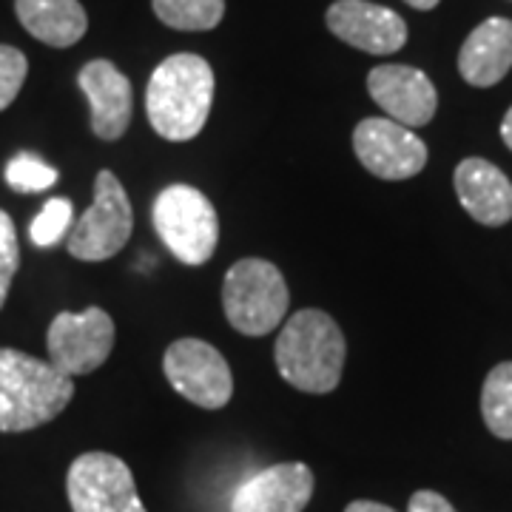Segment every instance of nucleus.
I'll return each mask as SVG.
<instances>
[{
  "label": "nucleus",
  "instance_id": "18",
  "mask_svg": "<svg viewBox=\"0 0 512 512\" xmlns=\"http://www.w3.org/2000/svg\"><path fill=\"white\" fill-rule=\"evenodd\" d=\"M481 416L498 439H512V362L495 365L481 390Z\"/></svg>",
  "mask_w": 512,
  "mask_h": 512
},
{
  "label": "nucleus",
  "instance_id": "19",
  "mask_svg": "<svg viewBox=\"0 0 512 512\" xmlns=\"http://www.w3.org/2000/svg\"><path fill=\"white\" fill-rule=\"evenodd\" d=\"M154 15L180 32H208L220 26L225 0H151Z\"/></svg>",
  "mask_w": 512,
  "mask_h": 512
},
{
  "label": "nucleus",
  "instance_id": "8",
  "mask_svg": "<svg viewBox=\"0 0 512 512\" xmlns=\"http://www.w3.org/2000/svg\"><path fill=\"white\" fill-rule=\"evenodd\" d=\"M114 336V322L103 308L57 313L46 336L49 362L69 379L94 373L111 356Z\"/></svg>",
  "mask_w": 512,
  "mask_h": 512
},
{
  "label": "nucleus",
  "instance_id": "14",
  "mask_svg": "<svg viewBox=\"0 0 512 512\" xmlns=\"http://www.w3.org/2000/svg\"><path fill=\"white\" fill-rule=\"evenodd\" d=\"M77 86L92 106V131L100 140H120L131 123V83L111 60H89Z\"/></svg>",
  "mask_w": 512,
  "mask_h": 512
},
{
  "label": "nucleus",
  "instance_id": "5",
  "mask_svg": "<svg viewBox=\"0 0 512 512\" xmlns=\"http://www.w3.org/2000/svg\"><path fill=\"white\" fill-rule=\"evenodd\" d=\"M151 222L163 245L183 265H205L220 242V220L214 205L194 185H168L157 194Z\"/></svg>",
  "mask_w": 512,
  "mask_h": 512
},
{
  "label": "nucleus",
  "instance_id": "1",
  "mask_svg": "<svg viewBox=\"0 0 512 512\" xmlns=\"http://www.w3.org/2000/svg\"><path fill=\"white\" fill-rule=\"evenodd\" d=\"M214 103V72L200 55H171L154 69L146 89L151 128L171 143L200 134Z\"/></svg>",
  "mask_w": 512,
  "mask_h": 512
},
{
  "label": "nucleus",
  "instance_id": "7",
  "mask_svg": "<svg viewBox=\"0 0 512 512\" xmlns=\"http://www.w3.org/2000/svg\"><path fill=\"white\" fill-rule=\"evenodd\" d=\"M168 384L202 410H220L234 396V376L220 350L202 339H177L165 350Z\"/></svg>",
  "mask_w": 512,
  "mask_h": 512
},
{
  "label": "nucleus",
  "instance_id": "21",
  "mask_svg": "<svg viewBox=\"0 0 512 512\" xmlns=\"http://www.w3.org/2000/svg\"><path fill=\"white\" fill-rule=\"evenodd\" d=\"M69 231H72V202L66 197H55L46 202L43 211L29 225V237L37 248H52Z\"/></svg>",
  "mask_w": 512,
  "mask_h": 512
},
{
  "label": "nucleus",
  "instance_id": "4",
  "mask_svg": "<svg viewBox=\"0 0 512 512\" xmlns=\"http://www.w3.org/2000/svg\"><path fill=\"white\" fill-rule=\"evenodd\" d=\"M291 293L285 276L268 259H239L222 282V308L231 328L245 336H268L285 322Z\"/></svg>",
  "mask_w": 512,
  "mask_h": 512
},
{
  "label": "nucleus",
  "instance_id": "23",
  "mask_svg": "<svg viewBox=\"0 0 512 512\" xmlns=\"http://www.w3.org/2000/svg\"><path fill=\"white\" fill-rule=\"evenodd\" d=\"M20 265V248H18V231L12 217L0 208V308L9 296L12 279L18 274Z\"/></svg>",
  "mask_w": 512,
  "mask_h": 512
},
{
  "label": "nucleus",
  "instance_id": "26",
  "mask_svg": "<svg viewBox=\"0 0 512 512\" xmlns=\"http://www.w3.org/2000/svg\"><path fill=\"white\" fill-rule=\"evenodd\" d=\"M501 140H504V146L512 151V106L510 111L504 114V123H501Z\"/></svg>",
  "mask_w": 512,
  "mask_h": 512
},
{
  "label": "nucleus",
  "instance_id": "27",
  "mask_svg": "<svg viewBox=\"0 0 512 512\" xmlns=\"http://www.w3.org/2000/svg\"><path fill=\"white\" fill-rule=\"evenodd\" d=\"M407 6H413V9H419V12H427V9H436L439 6V0H404Z\"/></svg>",
  "mask_w": 512,
  "mask_h": 512
},
{
  "label": "nucleus",
  "instance_id": "17",
  "mask_svg": "<svg viewBox=\"0 0 512 512\" xmlns=\"http://www.w3.org/2000/svg\"><path fill=\"white\" fill-rule=\"evenodd\" d=\"M20 26L46 46L69 49L89 29L80 0H15Z\"/></svg>",
  "mask_w": 512,
  "mask_h": 512
},
{
  "label": "nucleus",
  "instance_id": "12",
  "mask_svg": "<svg viewBox=\"0 0 512 512\" xmlns=\"http://www.w3.org/2000/svg\"><path fill=\"white\" fill-rule=\"evenodd\" d=\"M333 35L367 55H396L407 43V23L370 0H336L325 15Z\"/></svg>",
  "mask_w": 512,
  "mask_h": 512
},
{
  "label": "nucleus",
  "instance_id": "6",
  "mask_svg": "<svg viewBox=\"0 0 512 512\" xmlns=\"http://www.w3.org/2000/svg\"><path fill=\"white\" fill-rule=\"evenodd\" d=\"M134 231V211L126 188L111 171H100L94 180V202L69 231V254L80 262H103L126 248Z\"/></svg>",
  "mask_w": 512,
  "mask_h": 512
},
{
  "label": "nucleus",
  "instance_id": "16",
  "mask_svg": "<svg viewBox=\"0 0 512 512\" xmlns=\"http://www.w3.org/2000/svg\"><path fill=\"white\" fill-rule=\"evenodd\" d=\"M512 69V20L487 18L478 23L458 52V72L476 86L490 89Z\"/></svg>",
  "mask_w": 512,
  "mask_h": 512
},
{
  "label": "nucleus",
  "instance_id": "25",
  "mask_svg": "<svg viewBox=\"0 0 512 512\" xmlns=\"http://www.w3.org/2000/svg\"><path fill=\"white\" fill-rule=\"evenodd\" d=\"M345 512H396L393 507H387V504H379V501H353L348 504V510Z\"/></svg>",
  "mask_w": 512,
  "mask_h": 512
},
{
  "label": "nucleus",
  "instance_id": "22",
  "mask_svg": "<svg viewBox=\"0 0 512 512\" xmlns=\"http://www.w3.org/2000/svg\"><path fill=\"white\" fill-rule=\"evenodd\" d=\"M26 74H29L26 55L15 46L0 43V111H6L15 103V97L26 83Z\"/></svg>",
  "mask_w": 512,
  "mask_h": 512
},
{
  "label": "nucleus",
  "instance_id": "2",
  "mask_svg": "<svg viewBox=\"0 0 512 512\" xmlns=\"http://www.w3.org/2000/svg\"><path fill=\"white\" fill-rule=\"evenodd\" d=\"M276 370L302 393H333L345 370V333L325 311H299L288 316L276 339Z\"/></svg>",
  "mask_w": 512,
  "mask_h": 512
},
{
  "label": "nucleus",
  "instance_id": "15",
  "mask_svg": "<svg viewBox=\"0 0 512 512\" xmlns=\"http://www.w3.org/2000/svg\"><path fill=\"white\" fill-rule=\"evenodd\" d=\"M453 185L461 208L481 225L498 228L512 220V183L490 160H461L453 174Z\"/></svg>",
  "mask_w": 512,
  "mask_h": 512
},
{
  "label": "nucleus",
  "instance_id": "24",
  "mask_svg": "<svg viewBox=\"0 0 512 512\" xmlns=\"http://www.w3.org/2000/svg\"><path fill=\"white\" fill-rule=\"evenodd\" d=\"M407 512H456V507L444 495L433 493V490H419L410 498Z\"/></svg>",
  "mask_w": 512,
  "mask_h": 512
},
{
  "label": "nucleus",
  "instance_id": "20",
  "mask_svg": "<svg viewBox=\"0 0 512 512\" xmlns=\"http://www.w3.org/2000/svg\"><path fill=\"white\" fill-rule=\"evenodd\" d=\"M60 180L57 168L46 165L35 154H18L12 163L6 165V183L18 194H37L46 191Z\"/></svg>",
  "mask_w": 512,
  "mask_h": 512
},
{
  "label": "nucleus",
  "instance_id": "3",
  "mask_svg": "<svg viewBox=\"0 0 512 512\" xmlns=\"http://www.w3.org/2000/svg\"><path fill=\"white\" fill-rule=\"evenodd\" d=\"M74 396V379L52 362L0 348V433H26L57 419Z\"/></svg>",
  "mask_w": 512,
  "mask_h": 512
},
{
  "label": "nucleus",
  "instance_id": "13",
  "mask_svg": "<svg viewBox=\"0 0 512 512\" xmlns=\"http://www.w3.org/2000/svg\"><path fill=\"white\" fill-rule=\"evenodd\" d=\"M313 495V473L302 461L274 464L239 484L231 512H302Z\"/></svg>",
  "mask_w": 512,
  "mask_h": 512
},
{
  "label": "nucleus",
  "instance_id": "11",
  "mask_svg": "<svg viewBox=\"0 0 512 512\" xmlns=\"http://www.w3.org/2000/svg\"><path fill=\"white\" fill-rule=\"evenodd\" d=\"M367 92L376 100V106L387 111L390 120L407 128L427 126L436 109L439 94L427 74L402 63H384L367 74Z\"/></svg>",
  "mask_w": 512,
  "mask_h": 512
},
{
  "label": "nucleus",
  "instance_id": "9",
  "mask_svg": "<svg viewBox=\"0 0 512 512\" xmlns=\"http://www.w3.org/2000/svg\"><path fill=\"white\" fill-rule=\"evenodd\" d=\"M72 512H146L134 476L123 458L83 453L66 476Z\"/></svg>",
  "mask_w": 512,
  "mask_h": 512
},
{
  "label": "nucleus",
  "instance_id": "10",
  "mask_svg": "<svg viewBox=\"0 0 512 512\" xmlns=\"http://www.w3.org/2000/svg\"><path fill=\"white\" fill-rule=\"evenodd\" d=\"M353 151L373 177L390 183L410 180L427 165L424 140L390 117H367L353 128Z\"/></svg>",
  "mask_w": 512,
  "mask_h": 512
}]
</instances>
